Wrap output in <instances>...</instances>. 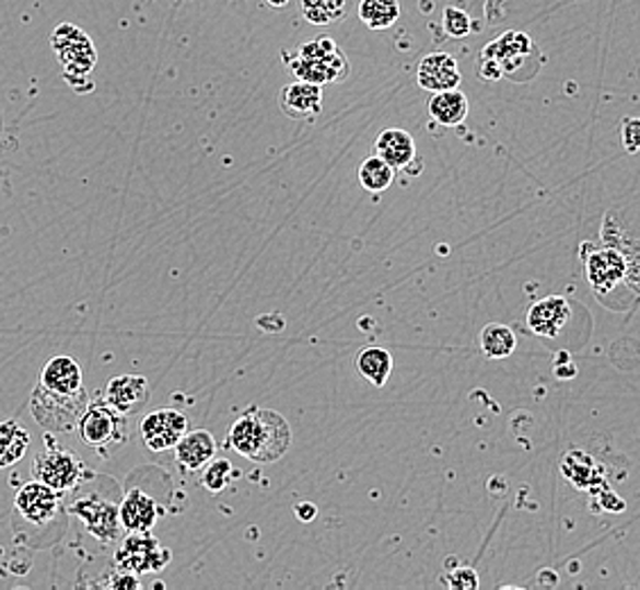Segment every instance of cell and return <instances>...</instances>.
Instances as JSON below:
<instances>
[{
    "instance_id": "6da1fadb",
    "label": "cell",
    "mask_w": 640,
    "mask_h": 590,
    "mask_svg": "<svg viewBox=\"0 0 640 590\" xmlns=\"http://www.w3.org/2000/svg\"><path fill=\"white\" fill-rule=\"evenodd\" d=\"M291 439L293 433L284 416L264 407L243 412L230 429L232 450L261 465L282 459L291 448Z\"/></svg>"
},
{
    "instance_id": "7a4b0ae2",
    "label": "cell",
    "mask_w": 640,
    "mask_h": 590,
    "mask_svg": "<svg viewBox=\"0 0 640 590\" xmlns=\"http://www.w3.org/2000/svg\"><path fill=\"white\" fill-rule=\"evenodd\" d=\"M289 71L295 80L312 84H339L350 76V61L346 53L329 37H318L314 42L302 44L293 57L284 53Z\"/></svg>"
},
{
    "instance_id": "3957f363",
    "label": "cell",
    "mask_w": 640,
    "mask_h": 590,
    "mask_svg": "<svg viewBox=\"0 0 640 590\" xmlns=\"http://www.w3.org/2000/svg\"><path fill=\"white\" fill-rule=\"evenodd\" d=\"M53 53L57 57L59 65H62V73L67 82L78 91L86 93L94 89V82H91V76H94L98 53L94 42L84 33L82 27L73 23H62L59 25L53 37H50Z\"/></svg>"
},
{
    "instance_id": "277c9868",
    "label": "cell",
    "mask_w": 640,
    "mask_h": 590,
    "mask_svg": "<svg viewBox=\"0 0 640 590\" xmlns=\"http://www.w3.org/2000/svg\"><path fill=\"white\" fill-rule=\"evenodd\" d=\"M75 429L82 443L98 450L103 456L128 441V418L116 414L103 397L89 402Z\"/></svg>"
},
{
    "instance_id": "5b68a950",
    "label": "cell",
    "mask_w": 640,
    "mask_h": 590,
    "mask_svg": "<svg viewBox=\"0 0 640 590\" xmlns=\"http://www.w3.org/2000/svg\"><path fill=\"white\" fill-rule=\"evenodd\" d=\"M89 405V393L82 389L78 393H55L44 384H37L30 400V409L39 427L53 433H65L75 429L78 418Z\"/></svg>"
},
{
    "instance_id": "8992f818",
    "label": "cell",
    "mask_w": 640,
    "mask_h": 590,
    "mask_svg": "<svg viewBox=\"0 0 640 590\" xmlns=\"http://www.w3.org/2000/svg\"><path fill=\"white\" fill-rule=\"evenodd\" d=\"M481 57L493 59L502 78H509L513 82H523L532 78L538 71L540 59L532 37L525 33H517V30H509L500 39L486 44Z\"/></svg>"
},
{
    "instance_id": "52a82bcc",
    "label": "cell",
    "mask_w": 640,
    "mask_h": 590,
    "mask_svg": "<svg viewBox=\"0 0 640 590\" xmlns=\"http://www.w3.org/2000/svg\"><path fill=\"white\" fill-rule=\"evenodd\" d=\"M69 511L84 524V530L101 543H114L124 527L118 520V505L116 500L98 490H73V502Z\"/></svg>"
},
{
    "instance_id": "ba28073f",
    "label": "cell",
    "mask_w": 640,
    "mask_h": 590,
    "mask_svg": "<svg viewBox=\"0 0 640 590\" xmlns=\"http://www.w3.org/2000/svg\"><path fill=\"white\" fill-rule=\"evenodd\" d=\"M171 564V549L150 532H128L114 552V568L130 575H155Z\"/></svg>"
},
{
    "instance_id": "9c48e42d",
    "label": "cell",
    "mask_w": 640,
    "mask_h": 590,
    "mask_svg": "<svg viewBox=\"0 0 640 590\" xmlns=\"http://www.w3.org/2000/svg\"><path fill=\"white\" fill-rule=\"evenodd\" d=\"M86 477H91V473L86 471L84 461L75 452L57 448L55 443L33 461V479L50 486L59 495L73 493Z\"/></svg>"
},
{
    "instance_id": "30bf717a",
    "label": "cell",
    "mask_w": 640,
    "mask_h": 590,
    "mask_svg": "<svg viewBox=\"0 0 640 590\" xmlns=\"http://www.w3.org/2000/svg\"><path fill=\"white\" fill-rule=\"evenodd\" d=\"M584 275L595 296L604 298L620 287L625 279L636 275L633 259H629L620 247L602 245V247H584Z\"/></svg>"
},
{
    "instance_id": "8fae6325",
    "label": "cell",
    "mask_w": 640,
    "mask_h": 590,
    "mask_svg": "<svg viewBox=\"0 0 640 590\" xmlns=\"http://www.w3.org/2000/svg\"><path fill=\"white\" fill-rule=\"evenodd\" d=\"M189 418L171 407H162L143 416L139 425L141 441L150 452H166L189 431Z\"/></svg>"
},
{
    "instance_id": "7c38bea8",
    "label": "cell",
    "mask_w": 640,
    "mask_h": 590,
    "mask_svg": "<svg viewBox=\"0 0 640 590\" xmlns=\"http://www.w3.org/2000/svg\"><path fill=\"white\" fill-rule=\"evenodd\" d=\"M16 513L35 527L50 524L59 511H62V495L53 490L50 486L33 479L19 488L14 498Z\"/></svg>"
},
{
    "instance_id": "4fadbf2b",
    "label": "cell",
    "mask_w": 640,
    "mask_h": 590,
    "mask_svg": "<svg viewBox=\"0 0 640 590\" xmlns=\"http://www.w3.org/2000/svg\"><path fill=\"white\" fill-rule=\"evenodd\" d=\"M107 405L120 414V416H135L139 414L150 400V384L143 375H132V372H126V375H116L112 378L101 395Z\"/></svg>"
},
{
    "instance_id": "5bb4252c",
    "label": "cell",
    "mask_w": 640,
    "mask_h": 590,
    "mask_svg": "<svg viewBox=\"0 0 640 590\" xmlns=\"http://www.w3.org/2000/svg\"><path fill=\"white\" fill-rule=\"evenodd\" d=\"M160 518H162V509L158 500L150 498V495L139 486L130 488L118 502V520L126 534L152 532V527L160 522Z\"/></svg>"
},
{
    "instance_id": "9a60e30c",
    "label": "cell",
    "mask_w": 640,
    "mask_h": 590,
    "mask_svg": "<svg viewBox=\"0 0 640 590\" xmlns=\"http://www.w3.org/2000/svg\"><path fill=\"white\" fill-rule=\"evenodd\" d=\"M418 84L424 91H447L459 89L462 84V71L456 59L447 53H430L420 59L418 65Z\"/></svg>"
},
{
    "instance_id": "2e32d148",
    "label": "cell",
    "mask_w": 640,
    "mask_h": 590,
    "mask_svg": "<svg viewBox=\"0 0 640 590\" xmlns=\"http://www.w3.org/2000/svg\"><path fill=\"white\" fill-rule=\"evenodd\" d=\"M280 105L295 120H314L323 112V91L318 84L295 80L282 86Z\"/></svg>"
},
{
    "instance_id": "e0dca14e",
    "label": "cell",
    "mask_w": 640,
    "mask_h": 590,
    "mask_svg": "<svg viewBox=\"0 0 640 590\" xmlns=\"http://www.w3.org/2000/svg\"><path fill=\"white\" fill-rule=\"evenodd\" d=\"M572 306L561 296H550L534 302L527 312V325L536 336L555 338L568 323Z\"/></svg>"
},
{
    "instance_id": "ac0fdd59",
    "label": "cell",
    "mask_w": 640,
    "mask_h": 590,
    "mask_svg": "<svg viewBox=\"0 0 640 590\" xmlns=\"http://www.w3.org/2000/svg\"><path fill=\"white\" fill-rule=\"evenodd\" d=\"M173 450H175V459H177L182 471L198 473L213 456H217L219 446H217V439H213L209 431L189 429L185 437L177 441V446Z\"/></svg>"
},
{
    "instance_id": "d6986e66",
    "label": "cell",
    "mask_w": 640,
    "mask_h": 590,
    "mask_svg": "<svg viewBox=\"0 0 640 590\" xmlns=\"http://www.w3.org/2000/svg\"><path fill=\"white\" fill-rule=\"evenodd\" d=\"M375 154H380L393 171H405L416 162V141L407 130L388 128L380 132Z\"/></svg>"
},
{
    "instance_id": "ffe728a7",
    "label": "cell",
    "mask_w": 640,
    "mask_h": 590,
    "mask_svg": "<svg viewBox=\"0 0 640 590\" xmlns=\"http://www.w3.org/2000/svg\"><path fill=\"white\" fill-rule=\"evenodd\" d=\"M39 384L55 393H78L84 389L82 368L73 357L57 355L44 366Z\"/></svg>"
},
{
    "instance_id": "44dd1931",
    "label": "cell",
    "mask_w": 640,
    "mask_h": 590,
    "mask_svg": "<svg viewBox=\"0 0 640 590\" xmlns=\"http://www.w3.org/2000/svg\"><path fill=\"white\" fill-rule=\"evenodd\" d=\"M427 112L443 128H456L462 126L468 116V96L462 89H447L439 91L427 103Z\"/></svg>"
},
{
    "instance_id": "7402d4cb",
    "label": "cell",
    "mask_w": 640,
    "mask_h": 590,
    "mask_svg": "<svg viewBox=\"0 0 640 590\" xmlns=\"http://www.w3.org/2000/svg\"><path fill=\"white\" fill-rule=\"evenodd\" d=\"M30 448V431L19 420L0 423V468H12Z\"/></svg>"
},
{
    "instance_id": "603a6c76",
    "label": "cell",
    "mask_w": 640,
    "mask_h": 590,
    "mask_svg": "<svg viewBox=\"0 0 640 590\" xmlns=\"http://www.w3.org/2000/svg\"><path fill=\"white\" fill-rule=\"evenodd\" d=\"M357 370L365 382L382 389L393 372V355L386 348H363L357 355Z\"/></svg>"
},
{
    "instance_id": "cb8c5ba5",
    "label": "cell",
    "mask_w": 640,
    "mask_h": 590,
    "mask_svg": "<svg viewBox=\"0 0 640 590\" xmlns=\"http://www.w3.org/2000/svg\"><path fill=\"white\" fill-rule=\"evenodd\" d=\"M359 21L369 30H388L398 23L403 8L400 0H361Z\"/></svg>"
},
{
    "instance_id": "d4e9b609",
    "label": "cell",
    "mask_w": 640,
    "mask_h": 590,
    "mask_svg": "<svg viewBox=\"0 0 640 590\" xmlns=\"http://www.w3.org/2000/svg\"><path fill=\"white\" fill-rule=\"evenodd\" d=\"M517 346L515 332L509 325L502 323H491L486 325L479 334V348L486 355V359H507L513 355Z\"/></svg>"
},
{
    "instance_id": "484cf974",
    "label": "cell",
    "mask_w": 640,
    "mask_h": 590,
    "mask_svg": "<svg viewBox=\"0 0 640 590\" xmlns=\"http://www.w3.org/2000/svg\"><path fill=\"white\" fill-rule=\"evenodd\" d=\"M393 177L395 171L380 158V154L365 158L359 166V184L363 186V192L369 194H384L393 184Z\"/></svg>"
},
{
    "instance_id": "4316f807",
    "label": "cell",
    "mask_w": 640,
    "mask_h": 590,
    "mask_svg": "<svg viewBox=\"0 0 640 590\" xmlns=\"http://www.w3.org/2000/svg\"><path fill=\"white\" fill-rule=\"evenodd\" d=\"M350 0H300L304 19L314 25H331L348 14Z\"/></svg>"
},
{
    "instance_id": "83f0119b",
    "label": "cell",
    "mask_w": 640,
    "mask_h": 590,
    "mask_svg": "<svg viewBox=\"0 0 640 590\" xmlns=\"http://www.w3.org/2000/svg\"><path fill=\"white\" fill-rule=\"evenodd\" d=\"M238 473L232 468V461L230 459H217L213 456L205 468H202V488H207L209 493H223L230 482L236 477Z\"/></svg>"
},
{
    "instance_id": "f1b7e54d",
    "label": "cell",
    "mask_w": 640,
    "mask_h": 590,
    "mask_svg": "<svg viewBox=\"0 0 640 590\" xmlns=\"http://www.w3.org/2000/svg\"><path fill=\"white\" fill-rule=\"evenodd\" d=\"M443 33L452 39H464L468 37L470 33H475L473 27V19L466 10L462 8H454V5H447L443 10Z\"/></svg>"
},
{
    "instance_id": "f546056e",
    "label": "cell",
    "mask_w": 640,
    "mask_h": 590,
    "mask_svg": "<svg viewBox=\"0 0 640 590\" xmlns=\"http://www.w3.org/2000/svg\"><path fill=\"white\" fill-rule=\"evenodd\" d=\"M441 583L447 588H477L479 577L473 568H456V570H445L441 577Z\"/></svg>"
},
{
    "instance_id": "4dcf8cb0",
    "label": "cell",
    "mask_w": 640,
    "mask_h": 590,
    "mask_svg": "<svg viewBox=\"0 0 640 590\" xmlns=\"http://www.w3.org/2000/svg\"><path fill=\"white\" fill-rule=\"evenodd\" d=\"M638 130H640L638 118L629 116V118L622 120V146L631 154L638 150Z\"/></svg>"
},
{
    "instance_id": "1f68e13d",
    "label": "cell",
    "mask_w": 640,
    "mask_h": 590,
    "mask_svg": "<svg viewBox=\"0 0 640 590\" xmlns=\"http://www.w3.org/2000/svg\"><path fill=\"white\" fill-rule=\"evenodd\" d=\"M114 590H124V588H141V581L137 575L124 572V570H114L112 577L105 581Z\"/></svg>"
},
{
    "instance_id": "d6a6232c",
    "label": "cell",
    "mask_w": 640,
    "mask_h": 590,
    "mask_svg": "<svg viewBox=\"0 0 640 590\" xmlns=\"http://www.w3.org/2000/svg\"><path fill=\"white\" fill-rule=\"evenodd\" d=\"M295 513L302 522H312L316 518L318 509L312 502H300V505H295Z\"/></svg>"
},
{
    "instance_id": "836d02e7",
    "label": "cell",
    "mask_w": 640,
    "mask_h": 590,
    "mask_svg": "<svg viewBox=\"0 0 640 590\" xmlns=\"http://www.w3.org/2000/svg\"><path fill=\"white\" fill-rule=\"evenodd\" d=\"M266 3L272 8V10H284L291 0H266Z\"/></svg>"
},
{
    "instance_id": "e575fe53",
    "label": "cell",
    "mask_w": 640,
    "mask_h": 590,
    "mask_svg": "<svg viewBox=\"0 0 640 590\" xmlns=\"http://www.w3.org/2000/svg\"><path fill=\"white\" fill-rule=\"evenodd\" d=\"M0 135H3V116H0Z\"/></svg>"
}]
</instances>
